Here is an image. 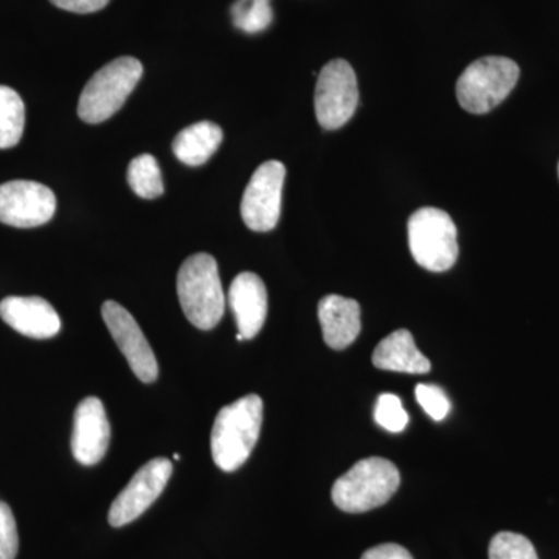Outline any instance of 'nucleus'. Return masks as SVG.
<instances>
[{
	"instance_id": "obj_1",
	"label": "nucleus",
	"mask_w": 559,
	"mask_h": 559,
	"mask_svg": "<svg viewBox=\"0 0 559 559\" xmlns=\"http://www.w3.org/2000/svg\"><path fill=\"white\" fill-rule=\"evenodd\" d=\"M263 400L246 395L223 407L213 423L210 448L215 465L234 473L245 465L260 439Z\"/></svg>"
},
{
	"instance_id": "obj_2",
	"label": "nucleus",
	"mask_w": 559,
	"mask_h": 559,
	"mask_svg": "<svg viewBox=\"0 0 559 559\" xmlns=\"http://www.w3.org/2000/svg\"><path fill=\"white\" fill-rule=\"evenodd\" d=\"M178 297L186 318L197 329L212 330L226 308L218 263L209 253H194L183 261L178 274Z\"/></svg>"
},
{
	"instance_id": "obj_3",
	"label": "nucleus",
	"mask_w": 559,
	"mask_h": 559,
	"mask_svg": "<svg viewBox=\"0 0 559 559\" xmlns=\"http://www.w3.org/2000/svg\"><path fill=\"white\" fill-rule=\"evenodd\" d=\"M400 481V471L390 460L364 459L334 481L331 498L345 513H366L388 503Z\"/></svg>"
},
{
	"instance_id": "obj_4",
	"label": "nucleus",
	"mask_w": 559,
	"mask_h": 559,
	"mask_svg": "<svg viewBox=\"0 0 559 559\" xmlns=\"http://www.w3.org/2000/svg\"><path fill=\"white\" fill-rule=\"evenodd\" d=\"M143 75V66L132 57L110 61L95 72L81 92L80 119L97 124L110 119L124 105Z\"/></svg>"
},
{
	"instance_id": "obj_5",
	"label": "nucleus",
	"mask_w": 559,
	"mask_h": 559,
	"mask_svg": "<svg viewBox=\"0 0 559 559\" xmlns=\"http://www.w3.org/2000/svg\"><path fill=\"white\" fill-rule=\"evenodd\" d=\"M520 66L510 58L485 57L460 75L457 100L471 114H487L509 97L520 80Z\"/></svg>"
},
{
	"instance_id": "obj_6",
	"label": "nucleus",
	"mask_w": 559,
	"mask_h": 559,
	"mask_svg": "<svg viewBox=\"0 0 559 559\" xmlns=\"http://www.w3.org/2000/svg\"><path fill=\"white\" fill-rule=\"evenodd\" d=\"M409 248L419 266L444 272L459 257L457 227L444 210L423 207L409 218Z\"/></svg>"
},
{
	"instance_id": "obj_7",
	"label": "nucleus",
	"mask_w": 559,
	"mask_h": 559,
	"mask_svg": "<svg viewBox=\"0 0 559 559\" xmlns=\"http://www.w3.org/2000/svg\"><path fill=\"white\" fill-rule=\"evenodd\" d=\"M359 105L358 80L345 60L330 61L319 73L316 86V117L323 130L334 131L347 124Z\"/></svg>"
},
{
	"instance_id": "obj_8",
	"label": "nucleus",
	"mask_w": 559,
	"mask_h": 559,
	"mask_svg": "<svg viewBox=\"0 0 559 559\" xmlns=\"http://www.w3.org/2000/svg\"><path fill=\"white\" fill-rule=\"evenodd\" d=\"M286 168L282 162L261 164L250 178L241 201V216L253 231L275 229L282 213V193Z\"/></svg>"
},
{
	"instance_id": "obj_9",
	"label": "nucleus",
	"mask_w": 559,
	"mask_h": 559,
	"mask_svg": "<svg viewBox=\"0 0 559 559\" xmlns=\"http://www.w3.org/2000/svg\"><path fill=\"white\" fill-rule=\"evenodd\" d=\"M57 212L49 187L33 180H11L0 186V223L20 229L44 226Z\"/></svg>"
},
{
	"instance_id": "obj_10",
	"label": "nucleus",
	"mask_w": 559,
	"mask_h": 559,
	"mask_svg": "<svg viewBox=\"0 0 559 559\" xmlns=\"http://www.w3.org/2000/svg\"><path fill=\"white\" fill-rule=\"evenodd\" d=\"M173 474L168 459H153L132 476L109 509V524L119 528L142 516L164 492Z\"/></svg>"
},
{
	"instance_id": "obj_11",
	"label": "nucleus",
	"mask_w": 559,
	"mask_h": 559,
	"mask_svg": "<svg viewBox=\"0 0 559 559\" xmlns=\"http://www.w3.org/2000/svg\"><path fill=\"white\" fill-rule=\"evenodd\" d=\"M102 316L135 377L145 384L156 381L159 377L156 355L130 311L117 301L108 300L103 304Z\"/></svg>"
},
{
	"instance_id": "obj_12",
	"label": "nucleus",
	"mask_w": 559,
	"mask_h": 559,
	"mask_svg": "<svg viewBox=\"0 0 559 559\" xmlns=\"http://www.w3.org/2000/svg\"><path fill=\"white\" fill-rule=\"evenodd\" d=\"M109 441L110 423L105 406L95 396H87L73 417V457L84 466L97 465L108 452Z\"/></svg>"
},
{
	"instance_id": "obj_13",
	"label": "nucleus",
	"mask_w": 559,
	"mask_h": 559,
	"mask_svg": "<svg viewBox=\"0 0 559 559\" xmlns=\"http://www.w3.org/2000/svg\"><path fill=\"white\" fill-rule=\"evenodd\" d=\"M0 318L11 329L33 340H50L61 330V319L49 301L40 297H5Z\"/></svg>"
},
{
	"instance_id": "obj_14",
	"label": "nucleus",
	"mask_w": 559,
	"mask_h": 559,
	"mask_svg": "<svg viewBox=\"0 0 559 559\" xmlns=\"http://www.w3.org/2000/svg\"><path fill=\"white\" fill-rule=\"evenodd\" d=\"M229 304L238 333L245 341L253 340L263 329L267 316V290L263 280L253 272H241L231 282Z\"/></svg>"
},
{
	"instance_id": "obj_15",
	"label": "nucleus",
	"mask_w": 559,
	"mask_h": 559,
	"mask_svg": "<svg viewBox=\"0 0 559 559\" xmlns=\"http://www.w3.org/2000/svg\"><path fill=\"white\" fill-rule=\"evenodd\" d=\"M319 320L323 340L333 349L349 347L360 333V307L358 301L347 297H323L319 301Z\"/></svg>"
},
{
	"instance_id": "obj_16",
	"label": "nucleus",
	"mask_w": 559,
	"mask_h": 559,
	"mask_svg": "<svg viewBox=\"0 0 559 559\" xmlns=\"http://www.w3.org/2000/svg\"><path fill=\"white\" fill-rule=\"evenodd\" d=\"M373 366L380 370L421 374L430 370V360L419 352L411 331L396 330L378 344Z\"/></svg>"
},
{
	"instance_id": "obj_17",
	"label": "nucleus",
	"mask_w": 559,
	"mask_h": 559,
	"mask_svg": "<svg viewBox=\"0 0 559 559\" xmlns=\"http://www.w3.org/2000/svg\"><path fill=\"white\" fill-rule=\"evenodd\" d=\"M223 139V130L218 124L212 121H200L176 135L173 153L182 164L200 167L216 153Z\"/></svg>"
},
{
	"instance_id": "obj_18",
	"label": "nucleus",
	"mask_w": 559,
	"mask_h": 559,
	"mask_svg": "<svg viewBox=\"0 0 559 559\" xmlns=\"http://www.w3.org/2000/svg\"><path fill=\"white\" fill-rule=\"evenodd\" d=\"M24 128L25 106L21 95L9 86H0V150L16 146Z\"/></svg>"
},
{
	"instance_id": "obj_19",
	"label": "nucleus",
	"mask_w": 559,
	"mask_h": 559,
	"mask_svg": "<svg viewBox=\"0 0 559 559\" xmlns=\"http://www.w3.org/2000/svg\"><path fill=\"white\" fill-rule=\"evenodd\" d=\"M128 183L143 200H156L164 194V180L159 164L151 154L134 157L128 167Z\"/></svg>"
},
{
	"instance_id": "obj_20",
	"label": "nucleus",
	"mask_w": 559,
	"mask_h": 559,
	"mask_svg": "<svg viewBox=\"0 0 559 559\" xmlns=\"http://www.w3.org/2000/svg\"><path fill=\"white\" fill-rule=\"evenodd\" d=\"M230 13L235 27L249 35L266 31L274 20L271 0H237Z\"/></svg>"
},
{
	"instance_id": "obj_21",
	"label": "nucleus",
	"mask_w": 559,
	"mask_h": 559,
	"mask_svg": "<svg viewBox=\"0 0 559 559\" xmlns=\"http://www.w3.org/2000/svg\"><path fill=\"white\" fill-rule=\"evenodd\" d=\"M489 559H538L535 547L518 533H498L489 544Z\"/></svg>"
},
{
	"instance_id": "obj_22",
	"label": "nucleus",
	"mask_w": 559,
	"mask_h": 559,
	"mask_svg": "<svg viewBox=\"0 0 559 559\" xmlns=\"http://www.w3.org/2000/svg\"><path fill=\"white\" fill-rule=\"evenodd\" d=\"M374 419L378 425L389 432L399 433L409 425V415L401 403L400 396L393 393H382L374 407Z\"/></svg>"
},
{
	"instance_id": "obj_23",
	"label": "nucleus",
	"mask_w": 559,
	"mask_h": 559,
	"mask_svg": "<svg viewBox=\"0 0 559 559\" xmlns=\"http://www.w3.org/2000/svg\"><path fill=\"white\" fill-rule=\"evenodd\" d=\"M415 396L423 411L436 421H441L448 417L451 411V403L448 400L447 393L439 385L433 384H418L415 389Z\"/></svg>"
},
{
	"instance_id": "obj_24",
	"label": "nucleus",
	"mask_w": 559,
	"mask_h": 559,
	"mask_svg": "<svg viewBox=\"0 0 559 559\" xmlns=\"http://www.w3.org/2000/svg\"><path fill=\"white\" fill-rule=\"evenodd\" d=\"M20 550L16 520L5 502H0V559L16 558Z\"/></svg>"
},
{
	"instance_id": "obj_25",
	"label": "nucleus",
	"mask_w": 559,
	"mask_h": 559,
	"mask_svg": "<svg viewBox=\"0 0 559 559\" xmlns=\"http://www.w3.org/2000/svg\"><path fill=\"white\" fill-rule=\"evenodd\" d=\"M50 2L61 10L79 14H90L105 9L110 0H50Z\"/></svg>"
},
{
	"instance_id": "obj_26",
	"label": "nucleus",
	"mask_w": 559,
	"mask_h": 559,
	"mask_svg": "<svg viewBox=\"0 0 559 559\" xmlns=\"http://www.w3.org/2000/svg\"><path fill=\"white\" fill-rule=\"evenodd\" d=\"M360 559H414L409 551L399 544H382L362 555Z\"/></svg>"
},
{
	"instance_id": "obj_27",
	"label": "nucleus",
	"mask_w": 559,
	"mask_h": 559,
	"mask_svg": "<svg viewBox=\"0 0 559 559\" xmlns=\"http://www.w3.org/2000/svg\"><path fill=\"white\" fill-rule=\"evenodd\" d=\"M558 171H559V167H558Z\"/></svg>"
}]
</instances>
